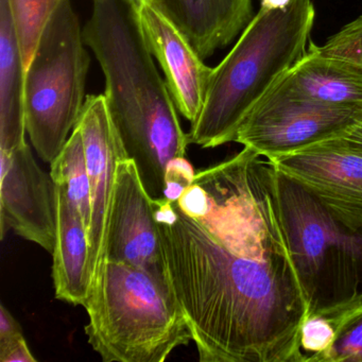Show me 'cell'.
Wrapping results in <instances>:
<instances>
[{"mask_svg":"<svg viewBox=\"0 0 362 362\" xmlns=\"http://www.w3.org/2000/svg\"><path fill=\"white\" fill-rule=\"evenodd\" d=\"M105 259L124 262L166 277L153 200L134 162L119 160L107 223Z\"/></svg>","mask_w":362,"mask_h":362,"instance_id":"cell-10","label":"cell"},{"mask_svg":"<svg viewBox=\"0 0 362 362\" xmlns=\"http://www.w3.org/2000/svg\"><path fill=\"white\" fill-rule=\"evenodd\" d=\"M0 360L1 362H37L24 334L0 344Z\"/></svg>","mask_w":362,"mask_h":362,"instance_id":"cell-23","label":"cell"},{"mask_svg":"<svg viewBox=\"0 0 362 362\" xmlns=\"http://www.w3.org/2000/svg\"><path fill=\"white\" fill-rule=\"evenodd\" d=\"M274 86L325 105H362V63L324 54L310 43L306 54Z\"/></svg>","mask_w":362,"mask_h":362,"instance_id":"cell-13","label":"cell"},{"mask_svg":"<svg viewBox=\"0 0 362 362\" xmlns=\"http://www.w3.org/2000/svg\"><path fill=\"white\" fill-rule=\"evenodd\" d=\"M341 139L346 147L362 156V124L354 129L349 134L341 136Z\"/></svg>","mask_w":362,"mask_h":362,"instance_id":"cell-25","label":"cell"},{"mask_svg":"<svg viewBox=\"0 0 362 362\" xmlns=\"http://www.w3.org/2000/svg\"><path fill=\"white\" fill-rule=\"evenodd\" d=\"M76 127L81 131L90 177L92 216L88 226V274L92 286L105 260L107 223L116 168L118 162L127 158V156L105 94L86 96Z\"/></svg>","mask_w":362,"mask_h":362,"instance_id":"cell-9","label":"cell"},{"mask_svg":"<svg viewBox=\"0 0 362 362\" xmlns=\"http://www.w3.org/2000/svg\"><path fill=\"white\" fill-rule=\"evenodd\" d=\"M61 3L62 0H8L26 69L42 33Z\"/></svg>","mask_w":362,"mask_h":362,"instance_id":"cell-18","label":"cell"},{"mask_svg":"<svg viewBox=\"0 0 362 362\" xmlns=\"http://www.w3.org/2000/svg\"><path fill=\"white\" fill-rule=\"evenodd\" d=\"M262 7L268 8V9H283L289 5L291 0H260Z\"/></svg>","mask_w":362,"mask_h":362,"instance_id":"cell-26","label":"cell"},{"mask_svg":"<svg viewBox=\"0 0 362 362\" xmlns=\"http://www.w3.org/2000/svg\"><path fill=\"white\" fill-rule=\"evenodd\" d=\"M58 224L52 257L56 298L69 304L84 306L90 293L88 226L77 207L57 186Z\"/></svg>","mask_w":362,"mask_h":362,"instance_id":"cell-15","label":"cell"},{"mask_svg":"<svg viewBox=\"0 0 362 362\" xmlns=\"http://www.w3.org/2000/svg\"><path fill=\"white\" fill-rule=\"evenodd\" d=\"M362 124V105L298 98L273 86L252 110L235 141L268 160L344 136Z\"/></svg>","mask_w":362,"mask_h":362,"instance_id":"cell-7","label":"cell"},{"mask_svg":"<svg viewBox=\"0 0 362 362\" xmlns=\"http://www.w3.org/2000/svg\"><path fill=\"white\" fill-rule=\"evenodd\" d=\"M334 326L324 317H307L300 334V347L305 362H319L334 337Z\"/></svg>","mask_w":362,"mask_h":362,"instance_id":"cell-20","label":"cell"},{"mask_svg":"<svg viewBox=\"0 0 362 362\" xmlns=\"http://www.w3.org/2000/svg\"><path fill=\"white\" fill-rule=\"evenodd\" d=\"M132 3L134 4L136 9H139L141 6L145 5V4L153 3V0H132Z\"/></svg>","mask_w":362,"mask_h":362,"instance_id":"cell-27","label":"cell"},{"mask_svg":"<svg viewBox=\"0 0 362 362\" xmlns=\"http://www.w3.org/2000/svg\"><path fill=\"white\" fill-rule=\"evenodd\" d=\"M23 329L12 313L6 308L5 305L0 306V344L8 342L16 337L22 336Z\"/></svg>","mask_w":362,"mask_h":362,"instance_id":"cell-24","label":"cell"},{"mask_svg":"<svg viewBox=\"0 0 362 362\" xmlns=\"http://www.w3.org/2000/svg\"><path fill=\"white\" fill-rule=\"evenodd\" d=\"M194 175L196 173L185 156L171 160L165 177L164 199L177 202L182 194L194 183Z\"/></svg>","mask_w":362,"mask_h":362,"instance_id":"cell-22","label":"cell"},{"mask_svg":"<svg viewBox=\"0 0 362 362\" xmlns=\"http://www.w3.org/2000/svg\"><path fill=\"white\" fill-rule=\"evenodd\" d=\"M71 0H62L26 69V130L37 156L52 164L69 141L86 103L90 54Z\"/></svg>","mask_w":362,"mask_h":362,"instance_id":"cell-6","label":"cell"},{"mask_svg":"<svg viewBox=\"0 0 362 362\" xmlns=\"http://www.w3.org/2000/svg\"><path fill=\"white\" fill-rule=\"evenodd\" d=\"M26 66L8 0H0V151L27 145Z\"/></svg>","mask_w":362,"mask_h":362,"instance_id":"cell-16","label":"cell"},{"mask_svg":"<svg viewBox=\"0 0 362 362\" xmlns=\"http://www.w3.org/2000/svg\"><path fill=\"white\" fill-rule=\"evenodd\" d=\"M137 13L146 43L162 67L175 107L192 124L204 105L213 69L153 4L141 6Z\"/></svg>","mask_w":362,"mask_h":362,"instance_id":"cell-11","label":"cell"},{"mask_svg":"<svg viewBox=\"0 0 362 362\" xmlns=\"http://www.w3.org/2000/svg\"><path fill=\"white\" fill-rule=\"evenodd\" d=\"M0 235L9 230L52 254L58 224L57 184L40 167L28 144L0 151Z\"/></svg>","mask_w":362,"mask_h":362,"instance_id":"cell-8","label":"cell"},{"mask_svg":"<svg viewBox=\"0 0 362 362\" xmlns=\"http://www.w3.org/2000/svg\"><path fill=\"white\" fill-rule=\"evenodd\" d=\"M362 362V305L334 323V337L319 362Z\"/></svg>","mask_w":362,"mask_h":362,"instance_id":"cell-19","label":"cell"},{"mask_svg":"<svg viewBox=\"0 0 362 362\" xmlns=\"http://www.w3.org/2000/svg\"><path fill=\"white\" fill-rule=\"evenodd\" d=\"M321 48L325 54L362 63V16L345 25Z\"/></svg>","mask_w":362,"mask_h":362,"instance_id":"cell-21","label":"cell"},{"mask_svg":"<svg viewBox=\"0 0 362 362\" xmlns=\"http://www.w3.org/2000/svg\"><path fill=\"white\" fill-rule=\"evenodd\" d=\"M315 18L311 0H291L283 9L260 8L213 69L202 111L188 134L190 144L216 148L235 141L252 110L306 54Z\"/></svg>","mask_w":362,"mask_h":362,"instance_id":"cell-4","label":"cell"},{"mask_svg":"<svg viewBox=\"0 0 362 362\" xmlns=\"http://www.w3.org/2000/svg\"><path fill=\"white\" fill-rule=\"evenodd\" d=\"M83 39L105 75V99L127 158L150 198L164 199L167 167L186 156L190 141L132 0H92Z\"/></svg>","mask_w":362,"mask_h":362,"instance_id":"cell-2","label":"cell"},{"mask_svg":"<svg viewBox=\"0 0 362 362\" xmlns=\"http://www.w3.org/2000/svg\"><path fill=\"white\" fill-rule=\"evenodd\" d=\"M50 175L77 207L90 226L92 216L90 177L81 131L75 127L71 137L56 160L50 164Z\"/></svg>","mask_w":362,"mask_h":362,"instance_id":"cell-17","label":"cell"},{"mask_svg":"<svg viewBox=\"0 0 362 362\" xmlns=\"http://www.w3.org/2000/svg\"><path fill=\"white\" fill-rule=\"evenodd\" d=\"M169 287L202 362H302L308 307L276 197L213 236L177 202L153 200Z\"/></svg>","mask_w":362,"mask_h":362,"instance_id":"cell-1","label":"cell"},{"mask_svg":"<svg viewBox=\"0 0 362 362\" xmlns=\"http://www.w3.org/2000/svg\"><path fill=\"white\" fill-rule=\"evenodd\" d=\"M88 341L105 362H163L192 341L166 277L105 259L84 304Z\"/></svg>","mask_w":362,"mask_h":362,"instance_id":"cell-5","label":"cell"},{"mask_svg":"<svg viewBox=\"0 0 362 362\" xmlns=\"http://www.w3.org/2000/svg\"><path fill=\"white\" fill-rule=\"evenodd\" d=\"M292 177L328 192L362 202V156L341 137L271 160Z\"/></svg>","mask_w":362,"mask_h":362,"instance_id":"cell-14","label":"cell"},{"mask_svg":"<svg viewBox=\"0 0 362 362\" xmlns=\"http://www.w3.org/2000/svg\"><path fill=\"white\" fill-rule=\"evenodd\" d=\"M203 60L232 43L253 16L252 0H153Z\"/></svg>","mask_w":362,"mask_h":362,"instance_id":"cell-12","label":"cell"},{"mask_svg":"<svg viewBox=\"0 0 362 362\" xmlns=\"http://www.w3.org/2000/svg\"><path fill=\"white\" fill-rule=\"evenodd\" d=\"M275 167V166H274ZM281 226L308 317L332 325L362 305V202L275 167Z\"/></svg>","mask_w":362,"mask_h":362,"instance_id":"cell-3","label":"cell"}]
</instances>
